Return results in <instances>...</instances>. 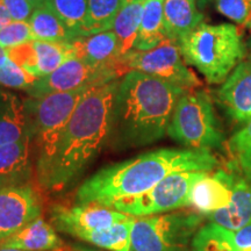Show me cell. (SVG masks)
Wrapping results in <instances>:
<instances>
[{"mask_svg": "<svg viewBox=\"0 0 251 251\" xmlns=\"http://www.w3.org/2000/svg\"><path fill=\"white\" fill-rule=\"evenodd\" d=\"M218 164L215 156L207 150L161 149L142 153L106 166L87 178L78 188L76 202L109 207L118 200L147 192L172 174L212 172Z\"/></svg>", "mask_w": 251, "mask_h": 251, "instance_id": "1", "label": "cell"}, {"mask_svg": "<svg viewBox=\"0 0 251 251\" xmlns=\"http://www.w3.org/2000/svg\"><path fill=\"white\" fill-rule=\"evenodd\" d=\"M186 91L144 72L119 79L113 105L112 148L125 150L157 142L168 134L178 100Z\"/></svg>", "mask_w": 251, "mask_h": 251, "instance_id": "2", "label": "cell"}, {"mask_svg": "<svg viewBox=\"0 0 251 251\" xmlns=\"http://www.w3.org/2000/svg\"><path fill=\"white\" fill-rule=\"evenodd\" d=\"M118 85L119 79L93 86L78 103L48 175L40 184L45 190L61 192L75 183L109 142Z\"/></svg>", "mask_w": 251, "mask_h": 251, "instance_id": "3", "label": "cell"}, {"mask_svg": "<svg viewBox=\"0 0 251 251\" xmlns=\"http://www.w3.org/2000/svg\"><path fill=\"white\" fill-rule=\"evenodd\" d=\"M185 63L197 69L209 84H220L246 55L242 35L231 24L201 23L178 41Z\"/></svg>", "mask_w": 251, "mask_h": 251, "instance_id": "4", "label": "cell"}, {"mask_svg": "<svg viewBox=\"0 0 251 251\" xmlns=\"http://www.w3.org/2000/svg\"><path fill=\"white\" fill-rule=\"evenodd\" d=\"M92 87L47 94L39 98L29 97L24 100L31 142L36 148V172L40 184L48 175L71 115Z\"/></svg>", "mask_w": 251, "mask_h": 251, "instance_id": "5", "label": "cell"}, {"mask_svg": "<svg viewBox=\"0 0 251 251\" xmlns=\"http://www.w3.org/2000/svg\"><path fill=\"white\" fill-rule=\"evenodd\" d=\"M168 135L187 149L211 151L220 148L225 137L209 94L205 91H186L176 105Z\"/></svg>", "mask_w": 251, "mask_h": 251, "instance_id": "6", "label": "cell"}, {"mask_svg": "<svg viewBox=\"0 0 251 251\" xmlns=\"http://www.w3.org/2000/svg\"><path fill=\"white\" fill-rule=\"evenodd\" d=\"M201 222V216L186 212L135 218L130 251H186Z\"/></svg>", "mask_w": 251, "mask_h": 251, "instance_id": "7", "label": "cell"}, {"mask_svg": "<svg viewBox=\"0 0 251 251\" xmlns=\"http://www.w3.org/2000/svg\"><path fill=\"white\" fill-rule=\"evenodd\" d=\"M205 174V171L172 174L147 192L118 200L109 207L126 215L146 218L191 206V190Z\"/></svg>", "mask_w": 251, "mask_h": 251, "instance_id": "8", "label": "cell"}, {"mask_svg": "<svg viewBox=\"0 0 251 251\" xmlns=\"http://www.w3.org/2000/svg\"><path fill=\"white\" fill-rule=\"evenodd\" d=\"M122 64L127 71L136 70L157 77L185 91L201 86V81L186 67L177 41L165 39L153 49L147 51L130 50L122 56Z\"/></svg>", "mask_w": 251, "mask_h": 251, "instance_id": "9", "label": "cell"}, {"mask_svg": "<svg viewBox=\"0 0 251 251\" xmlns=\"http://www.w3.org/2000/svg\"><path fill=\"white\" fill-rule=\"evenodd\" d=\"M125 75V72L119 68L92 64L83 59L72 57L63 63L49 76L37 79L34 85L27 90V94L33 98H39L47 94L69 92L118 80Z\"/></svg>", "mask_w": 251, "mask_h": 251, "instance_id": "10", "label": "cell"}, {"mask_svg": "<svg viewBox=\"0 0 251 251\" xmlns=\"http://www.w3.org/2000/svg\"><path fill=\"white\" fill-rule=\"evenodd\" d=\"M27 177H0V241L41 216L39 194Z\"/></svg>", "mask_w": 251, "mask_h": 251, "instance_id": "11", "label": "cell"}, {"mask_svg": "<svg viewBox=\"0 0 251 251\" xmlns=\"http://www.w3.org/2000/svg\"><path fill=\"white\" fill-rule=\"evenodd\" d=\"M127 216L117 209L98 203L74 207L55 205L50 209V220L54 227L77 238L112 227Z\"/></svg>", "mask_w": 251, "mask_h": 251, "instance_id": "12", "label": "cell"}, {"mask_svg": "<svg viewBox=\"0 0 251 251\" xmlns=\"http://www.w3.org/2000/svg\"><path fill=\"white\" fill-rule=\"evenodd\" d=\"M222 107L233 120L247 122L251 119V61L241 62L218 91Z\"/></svg>", "mask_w": 251, "mask_h": 251, "instance_id": "13", "label": "cell"}, {"mask_svg": "<svg viewBox=\"0 0 251 251\" xmlns=\"http://www.w3.org/2000/svg\"><path fill=\"white\" fill-rule=\"evenodd\" d=\"M235 181L233 176L226 171L206 172L191 190V206L207 215L225 208L230 202Z\"/></svg>", "mask_w": 251, "mask_h": 251, "instance_id": "14", "label": "cell"}, {"mask_svg": "<svg viewBox=\"0 0 251 251\" xmlns=\"http://www.w3.org/2000/svg\"><path fill=\"white\" fill-rule=\"evenodd\" d=\"M70 45L75 58L83 59L92 64L111 65L121 69L125 74L128 72L122 64L117 35L112 29L93 35L76 36L70 40Z\"/></svg>", "mask_w": 251, "mask_h": 251, "instance_id": "15", "label": "cell"}, {"mask_svg": "<svg viewBox=\"0 0 251 251\" xmlns=\"http://www.w3.org/2000/svg\"><path fill=\"white\" fill-rule=\"evenodd\" d=\"M61 247L62 241L56 230L41 216L0 241V248H17L27 251H58Z\"/></svg>", "mask_w": 251, "mask_h": 251, "instance_id": "16", "label": "cell"}, {"mask_svg": "<svg viewBox=\"0 0 251 251\" xmlns=\"http://www.w3.org/2000/svg\"><path fill=\"white\" fill-rule=\"evenodd\" d=\"M209 222L236 231L251 222V184L247 179L235 181L230 202L225 208L207 215Z\"/></svg>", "mask_w": 251, "mask_h": 251, "instance_id": "17", "label": "cell"}, {"mask_svg": "<svg viewBox=\"0 0 251 251\" xmlns=\"http://www.w3.org/2000/svg\"><path fill=\"white\" fill-rule=\"evenodd\" d=\"M27 135L30 134L25 101L13 93L0 91V147Z\"/></svg>", "mask_w": 251, "mask_h": 251, "instance_id": "18", "label": "cell"}, {"mask_svg": "<svg viewBox=\"0 0 251 251\" xmlns=\"http://www.w3.org/2000/svg\"><path fill=\"white\" fill-rule=\"evenodd\" d=\"M163 15L166 36L177 42L203 20V15L197 6V0H164Z\"/></svg>", "mask_w": 251, "mask_h": 251, "instance_id": "19", "label": "cell"}, {"mask_svg": "<svg viewBox=\"0 0 251 251\" xmlns=\"http://www.w3.org/2000/svg\"><path fill=\"white\" fill-rule=\"evenodd\" d=\"M163 1L164 0H144L139 35L134 45L135 50L147 51L168 39L164 27Z\"/></svg>", "mask_w": 251, "mask_h": 251, "instance_id": "20", "label": "cell"}, {"mask_svg": "<svg viewBox=\"0 0 251 251\" xmlns=\"http://www.w3.org/2000/svg\"><path fill=\"white\" fill-rule=\"evenodd\" d=\"M28 23L30 26L31 37L35 41L64 42L77 36L46 2L35 8Z\"/></svg>", "mask_w": 251, "mask_h": 251, "instance_id": "21", "label": "cell"}, {"mask_svg": "<svg viewBox=\"0 0 251 251\" xmlns=\"http://www.w3.org/2000/svg\"><path fill=\"white\" fill-rule=\"evenodd\" d=\"M31 137L0 147V177H27L30 171Z\"/></svg>", "mask_w": 251, "mask_h": 251, "instance_id": "22", "label": "cell"}, {"mask_svg": "<svg viewBox=\"0 0 251 251\" xmlns=\"http://www.w3.org/2000/svg\"><path fill=\"white\" fill-rule=\"evenodd\" d=\"M143 2L137 1L122 7L113 25L112 30L117 35L119 52L121 56H125L134 49L142 19Z\"/></svg>", "mask_w": 251, "mask_h": 251, "instance_id": "23", "label": "cell"}, {"mask_svg": "<svg viewBox=\"0 0 251 251\" xmlns=\"http://www.w3.org/2000/svg\"><path fill=\"white\" fill-rule=\"evenodd\" d=\"M36 52V67L34 76L37 79L49 76L68 59L74 57L70 41L64 42H47L33 40Z\"/></svg>", "mask_w": 251, "mask_h": 251, "instance_id": "24", "label": "cell"}, {"mask_svg": "<svg viewBox=\"0 0 251 251\" xmlns=\"http://www.w3.org/2000/svg\"><path fill=\"white\" fill-rule=\"evenodd\" d=\"M134 216L128 215L112 227L84 235L80 240L109 251H130L131 227Z\"/></svg>", "mask_w": 251, "mask_h": 251, "instance_id": "25", "label": "cell"}, {"mask_svg": "<svg viewBox=\"0 0 251 251\" xmlns=\"http://www.w3.org/2000/svg\"><path fill=\"white\" fill-rule=\"evenodd\" d=\"M122 7V0H89L81 35H93L111 30Z\"/></svg>", "mask_w": 251, "mask_h": 251, "instance_id": "26", "label": "cell"}, {"mask_svg": "<svg viewBox=\"0 0 251 251\" xmlns=\"http://www.w3.org/2000/svg\"><path fill=\"white\" fill-rule=\"evenodd\" d=\"M191 246L193 251H237L231 231L212 222L199 228Z\"/></svg>", "mask_w": 251, "mask_h": 251, "instance_id": "27", "label": "cell"}, {"mask_svg": "<svg viewBox=\"0 0 251 251\" xmlns=\"http://www.w3.org/2000/svg\"><path fill=\"white\" fill-rule=\"evenodd\" d=\"M89 0H46L56 15L77 36L83 34Z\"/></svg>", "mask_w": 251, "mask_h": 251, "instance_id": "28", "label": "cell"}, {"mask_svg": "<svg viewBox=\"0 0 251 251\" xmlns=\"http://www.w3.org/2000/svg\"><path fill=\"white\" fill-rule=\"evenodd\" d=\"M229 148L243 174L251 178V119L231 137Z\"/></svg>", "mask_w": 251, "mask_h": 251, "instance_id": "29", "label": "cell"}, {"mask_svg": "<svg viewBox=\"0 0 251 251\" xmlns=\"http://www.w3.org/2000/svg\"><path fill=\"white\" fill-rule=\"evenodd\" d=\"M37 78L26 69L7 59L0 67V85L17 90H29Z\"/></svg>", "mask_w": 251, "mask_h": 251, "instance_id": "30", "label": "cell"}, {"mask_svg": "<svg viewBox=\"0 0 251 251\" xmlns=\"http://www.w3.org/2000/svg\"><path fill=\"white\" fill-rule=\"evenodd\" d=\"M221 14L251 29V0H215Z\"/></svg>", "mask_w": 251, "mask_h": 251, "instance_id": "31", "label": "cell"}, {"mask_svg": "<svg viewBox=\"0 0 251 251\" xmlns=\"http://www.w3.org/2000/svg\"><path fill=\"white\" fill-rule=\"evenodd\" d=\"M33 40L28 21H11L0 29V46L5 49L24 45Z\"/></svg>", "mask_w": 251, "mask_h": 251, "instance_id": "32", "label": "cell"}, {"mask_svg": "<svg viewBox=\"0 0 251 251\" xmlns=\"http://www.w3.org/2000/svg\"><path fill=\"white\" fill-rule=\"evenodd\" d=\"M7 56L12 62L18 64L19 67L26 69L31 75H34L36 67V52L34 48L33 40L24 45L13 47V48L6 49Z\"/></svg>", "mask_w": 251, "mask_h": 251, "instance_id": "33", "label": "cell"}, {"mask_svg": "<svg viewBox=\"0 0 251 251\" xmlns=\"http://www.w3.org/2000/svg\"><path fill=\"white\" fill-rule=\"evenodd\" d=\"M12 21H29L35 7L29 0H2Z\"/></svg>", "mask_w": 251, "mask_h": 251, "instance_id": "34", "label": "cell"}, {"mask_svg": "<svg viewBox=\"0 0 251 251\" xmlns=\"http://www.w3.org/2000/svg\"><path fill=\"white\" fill-rule=\"evenodd\" d=\"M237 251H251V222L236 231H231Z\"/></svg>", "mask_w": 251, "mask_h": 251, "instance_id": "35", "label": "cell"}, {"mask_svg": "<svg viewBox=\"0 0 251 251\" xmlns=\"http://www.w3.org/2000/svg\"><path fill=\"white\" fill-rule=\"evenodd\" d=\"M12 21L11 17H9L7 9L5 7V4L2 0H0V29L2 27H5L6 25H8Z\"/></svg>", "mask_w": 251, "mask_h": 251, "instance_id": "36", "label": "cell"}, {"mask_svg": "<svg viewBox=\"0 0 251 251\" xmlns=\"http://www.w3.org/2000/svg\"><path fill=\"white\" fill-rule=\"evenodd\" d=\"M8 59V56H7V50H6L4 47L0 46V67H1L4 63L7 61Z\"/></svg>", "mask_w": 251, "mask_h": 251, "instance_id": "37", "label": "cell"}, {"mask_svg": "<svg viewBox=\"0 0 251 251\" xmlns=\"http://www.w3.org/2000/svg\"><path fill=\"white\" fill-rule=\"evenodd\" d=\"M29 1L31 2V5L36 8V7H39V6L42 5L46 0H29Z\"/></svg>", "mask_w": 251, "mask_h": 251, "instance_id": "38", "label": "cell"}, {"mask_svg": "<svg viewBox=\"0 0 251 251\" xmlns=\"http://www.w3.org/2000/svg\"><path fill=\"white\" fill-rule=\"evenodd\" d=\"M137 1H144V0H122V6H128V5H131L134 4V2H137Z\"/></svg>", "mask_w": 251, "mask_h": 251, "instance_id": "39", "label": "cell"}, {"mask_svg": "<svg viewBox=\"0 0 251 251\" xmlns=\"http://www.w3.org/2000/svg\"><path fill=\"white\" fill-rule=\"evenodd\" d=\"M0 251H27V250L17 249V248H0Z\"/></svg>", "mask_w": 251, "mask_h": 251, "instance_id": "40", "label": "cell"}, {"mask_svg": "<svg viewBox=\"0 0 251 251\" xmlns=\"http://www.w3.org/2000/svg\"><path fill=\"white\" fill-rule=\"evenodd\" d=\"M207 1H208V0H198V2H199V4H200V5H201V6H203V5H205Z\"/></svg>", "mask_w": 251, "mask_h": 251, "instance_id": "41", "label": "cell"}]
</instances>
